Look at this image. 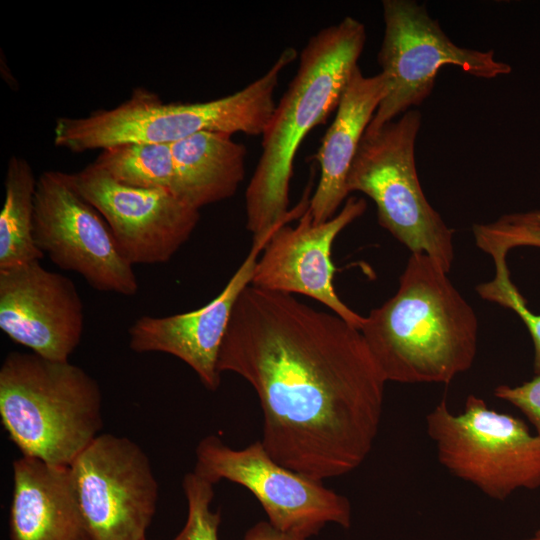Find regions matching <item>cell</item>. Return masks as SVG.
Here are the masks:
<instances>
[{
    "mask_svg": "<svg viewBox=\"0 0 540 540\" xmlns=\"http://www.w3.org/2000/svg\"><path fill=\"white\" fill-rule=\"evenodd\" d=\"M218 370L255 390L260 442L277 463L323 481L368 457L387 380L360 330L338 315L250 284L233 309Z\"/></svg>",
    "mask_w": 540,
    "mask_h": 540,
    "instance_id": "6da1fadb",
    "label": "cell"
},
{
    "mask_svg": "<svg viewBox=\"0 0 540 540\" xmlns=\"http://www.w3.org/2000/svg\"><path fill=\"white\" fill-rule=\"evenodd\" d=\"M366 39L365 25L347 16L319 30L302 49L297 72L262 134V152L246 189V227L253 238L298 220L308 209V189L289 209L296 153L304 138L336 110Z\"/></svg>",
    "mask_w": 540,
    "mask_h": 540,
    "instance_id": "7a4b0ae2",
    "label": "cell"
},
{
    "mask_svg": "<svg viewBox=\"0 0 540 540\" xmlns=\"http://www.w3.org/2000/svg\"><path fill=\"white\" fill-rule=\"evenodd\" d=\"M478 329L448 272L411 254L396 293L364 317L360 332L387 382L449 384L472 367Z\"/></svg>",
    "mask_w": 540,
    "mask_h": 540,
    "instance_id": "3957f363",
    "label": "cell"
},
{
    "mask_svg": "<svg viewBox=\"0 0 540 540\" xmlns=\"http://www.w3.org/2000/svg\"><path fill=\"white\" fill-rule=\"evenodd\" d=\"M297 57L285 48L255 81L228 96L197 103H163L143 88L122 104L85 117H60L54 144L85 152L129 143L173 144L200 132L262 135L275 109L274 93L280 74Z\"/></svg>",
    "mask_w": 540,
    "mask_h": 540,
    "instance_id": "277c9868",
    "label": "cell"
},
{
    "mask_svg": "<svg viewBox=\"0 0 540 540\" xmlns=\"http://www.w3.org/2000/svg\"><path fill=\"white\" fill-rule=\"evenodd\" d=\"M0 417L23 456L69 466L103 427L102 391L69 360L13 351L0 367Z\"/></svg>",
    "mask_w": 540,
    "mask_h": 540,
    "instance_id": "5b68a950",
    "label": "cell"
},
{
    "mask_svg": "<svg viewBox=\"0 0 540 540\" xmlns=\"http://www.w3.org/2000/svg\"><path fill=\"white\" fill-rule=\"evenodd\" d=\"M421 121V113L411 109L374 131H365L349 170L347 189L375 203L380 225L411 254H425L449 273L454 231L428 202L416 169Z\"/></svg>",
    "mask_w": 540,
    "mask_h": 540,
    "instance_id": "8992f818",
    "label": "cell"
},
{
    "mask_svg": "<svg viewBox=\"0 0 540 540\" xmlns=\"http://www.w3.org/2000/svg\"><path fill=\"white\" fill-rule=\"evenodd\" d=\"M426 431L438 462L485 496L503 501L517 490L540 488V437L482 398L470 394L461 413L443 398L427 414Z\"/></svg>",
    "mask_w": 540,
    "mask_h": 540,
    "instance_id": "52a82bcc",
    "label": "cell"
},
{
    "mask_svg": "<svg viewBox=\"0 0 540 540\" xmlns=\"http://www.w3.org/2000/svg\"><path fill=\"white\" fill-rule=\"evenodd\" d=\"M384 35L378 52L390 90L366 131H374L420 106L432 93L439 70L453 65L467 74L494 79L512 71L494 52L455 44L424 4L414 0L382 1Z\"/></svg>",
    "mask_w": 540,
    "mask_h": 540,
    "instance_id": "ba28073f",
    "label": "cell"
},
{
    "mask_svg": "<svg viewBox=\"0 0 540 540\" xmlns=\"http://www.w3.org/2000/svg\"><path fill=\"white\" fill-rule=\"evenodd\" d=\"M194 472L216 484L228 480L248 489L276 529L309 539L327 524L345 529L352 523L350 501L343 495L277 463L260 441L233 449L209 435L197 445Z\"/></svg>",
    "mask_w": 540,
    "mask_h": 540,
    "instance_id": "9c48e42d",
    "label": "cell"
},
{
    "mask_svg": "<svg viewBox=\"0 0 540 540\" xmlns=\"http://www.w3.org/2000/svg\"><path fill=\"white\" fill-rule=\"evenodd\" d=\"M69 469L91 540H146L159 486L136 442L99 434Z\"/></svg>",
    "mask_w": 540,
    "mask_h": 540,
    "instance_id": "30bf717a",
    "label": "cell"
},
{
    "mask_svg": "<svg viewBox=\"0 0 540 540\" xmlns=\"http://www.w3.org/2000/svg\"><path fill=\"white\" fill-rule=\"evenodd\" d=\"M34 205L35 243L56 266L81 275L98 291L136 294L133 265L104 218L72 188L64 172L39 176Z\"/></svg>",
    "mask_w": 540,
    "mask_h": 540,
    "instance_id": "8fae6325",
    "label": "cell"
},
{
    "mask_svg": "<svg viewBox=\"0 0 540 540\" xmlns=\"http://www.w3.org/2000/svg\"><path fill=\"white\" fill-rule=\"evenodd\" d=\"M65 175L72 188L104 218L133 266L168 262L199 222V210L173 193L121 183L94 163Z\"/></svg>",
    "mask_w": 540,
    "mask_h": 540,
    "instance_id": "7c38bea8",
    "label": "cell"
},
{
    "mask_svg": "<svg viewBox=\"0 0 540 540\" xmlns=\"http://www.w3.org/2000/svg\"><path fill=\"white\" fill-rule=\"evenodd\" d=\"M366 208L363 198L350 197L334 217L321 223H314L307 209L295 226L286 224L272 235L257 261L251 285L311 297L360 330L364 316L349 308L335 291L331 251L337 236Z\"/></svg>",
    "mask_w": 540,
    "mask_h": 540,
    "instance_id": "4fadbf2b",
    "label": "cell"
},
{
    "mask_svg": "<svg viewBox=\"0 0 540 540\" xmlns=\"http://www.w3.org/2000/svg\"><path fill=\"white\" fill-rule=\"evenodd\" d=\"M0 329L37 355L68 361L84 329L77 287L40 261L0 270Z\"/></svg>",
    "mask_w": 540,
    "mask_h": 540,
    "instance_id": "5bb4252c",
    "label": "cell"
},
{
    "mask_svg": "<svg viewBox=\"0 0 540 540\" xmlns=\"http://www.w3.org/2000/svg\"><path fill=\"white\" fill-rule=\"evenodd\" d=\"M275 232L253 238L250 251L226 286L203 307L136 319L128 330L130 349L173 355L191 367L207 389L215 391L221 382L219 351L233 309L241 292L251 284L260 254Z\"/></svg>",
    "mask_w": 540,
    "mask_h": 540,
    "instance_id": "9a60e30c",
    "label": "cell"
},
{
    "mask_svg": "<svg viewBox=\"0 0 540 540\" xmlns=\"http://www.w3.org/2000/svg\"><path fill=\"white\" fill-rule=\"evenodd\" d=\"M390 90L389 77L380 71L363 75L355 68L341 95L332 124L314 158L320 178L308 210L314 223L328 221L348 196L347 178L361 139L381 101Z\"/></svg>",
    "mask_w": 540,
    "mask_h": 540,
    "instance_id": "2e32d148",
    "label": "cell"
},
{
    "mask_svg": "<svg viewBox=\"0 0 540 540\" xmlns=\"http://www.w3.org/2000/svg\"><path fill=\"white\" fill-rule=\"evenodd\" d=\"M12 471L10 540H91L69 466L22 455Z\"/></svg>",
    "mask_w": 540,
    "mask_h": 540,
    "instance_id": "e0dca14e",
    "label": "cell"
},
{
    "mask_svg": "<svg viewBox=\"0 0 540 540\" xmlns=\"http://www.w3.org/2000/svg\"><path fill=\"white\" fill-rule=\"evenodd\" d=\"M177 196L200 208L232 197L245 175L247 149L223 132H200L171 144Z\"/></svg>",
    "mask_w": 540,
    "mask_h": 540,
    "instance_id": "ac0fdd59",
    "label": "cell"
},
{
    "mask_svg": "<svg viewBox=\"0 0 540 540\" xmlns=\"http://www.w3.org/2000/svg\"><path fill=\"white\" fill-rule=\"evenodd\" d=\"M0 212V270L40 261L44 254L34 240V200L37 179L22 157L9 159Z\"/></svg>",
    "mask_w": 540,
    "mask_h": 540,
    "instance_id": "d6986e66",
    "label": "cell"
},
{
    "mask_svg": "<svg viewBox=\"0 0 540 540\" xmlns=\"http://www.w3.org/2000/svg\"><path fill=\"white\" fill-rule=\"evenodd\" d=\"M93 163L121 183L162 189L177 196L178 180L171 144L117 145L101 150Z\"/></svg>",
    "mask_w": 540,
    "mask_h": 540,
    "instance_id": "ffe728a7",
    "label": "cell"
},
{
    "mask_svg": "<svg viewBox=\"0 0 540 540\" xmlns=\"http://www.w3.org/2000/svg\"><path fill=\"white\" fill-rule=\"evenodd\" d=\"M489 255L495 265V275L490 281L478 284V295L489 302L497 303L517 314L526 326L532 338L534 346V373H540V314H536L528 308L527 301L521 295L510 278V272L506 264L507 253L495 250Z\"/></svg>",
    "mask_w": 540,
    "mask_h": 540,
    "instance_id": "44dd1931",
    "label": "cell"
},
{
    "mask_svg": "<svg viewBox=\"0 0 540 540\" xmlns=\"http://www.w3.org/2000/svg\"><path fill=\"white\" fill-rule=\"evenodd\" d=\"M214 485L194 471L188 472L182 482L187 500V519L173 540H219L220 511L211 509Z\"/></svg>",
    "mask_w": 540,
    "mask_h": 540,
    "instance_id": "7402d4cb",
    "label": "cell"
},
{
    "mask_svg": "<svg viewBox=\"0 0 540 540\" xmlns=\"http://www.w3.org/2000/svg\"><path fill=\"white\" fill-rule=\"evenodd\" d=\"M476 245L482 249L499 248L509 252L518 246L540 248V210L511 213L488 224L473 226Z\"/></svg>",
    "mask_w": 540,
    "mask_h": 540,
    "instance_id": "603a6c76",
    "label": "cell"
},
{
    "mask_svg": "<svg viewBox=\"0 0 540 540\" xmlns=\"http://www.w3.org/2000/svg\"><path fill=\"white\" fill-rule=\"evenodd\" d=\"M494 396L521 411L540 437V373L518 386L499 385Z\"/></svg>",
    "mask_w": 540,
    "mask_h": 540,
    "instance_id": "cb8c5ba5",
    "label": "cell"
},
{
    "mask_svg": "<svg viewBox=\"0 0 540 540\" xmlns=\"http://www.w3.org/2000/svg\"><path fill=\"white\" fill-rule=\"evenodd\" d=\"M243 540H308L307 538L282 532L268 521H260L249 528Z\"/></svg>",
    "mask_w": 540,
    "mask_h": 540,
    "instance_id": "d4e9b609",
    "label": "cell"
},
{
    "mask_svg": "<svg viewBox=\"0 0 540 540\" xmlns=\"http://www.w3.org/2000/svg\"><path fill=\"white\" fill-rule=\"evenodd\" d=\"M522 540H540V528H538L533 534Z\"/></svg>",
    "mask_w": 540,
    "mask_h": 540,
    "instance_id": "484cf974",
    "label": "cell"
}]
</instances>
